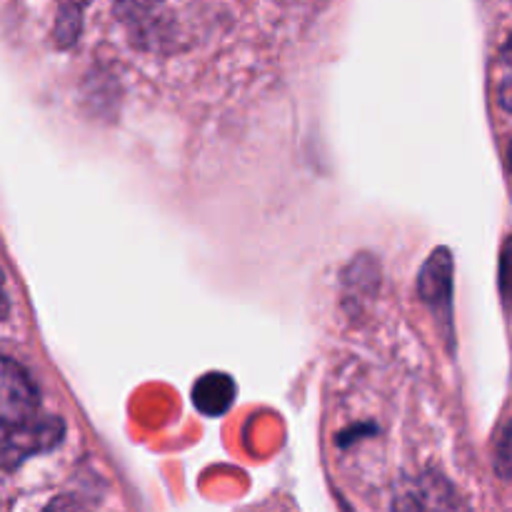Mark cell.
Returning <instances> with one entry per match:
<instances>
[{"mask_svg": "<svg viewBox=\"0 0 512 512\" xmlns=\"http://www.w3.org/2000/svg\"><path fill=\"white\" fill-rule=\"evenodd\" d=\"M38 403V388L23 365L0 355V428H15L38 418Z\"/></svg>", "mask_w": 512, "mask_h": 512, "instance_id": "cell-3", "label": "cell"}, {"mask_svg": "<svg viewBox=\"0 0 512 512\" xmlns=\"http://www.w3.org/2000/svg\"><path fill=\"white\" fill-rule=\"evenodd\" d=\"M495 470L503 478H512V423L503 430L498 440V450H495Z\"/></svg>", "mask_w": 512, "mask_h": 512, "instance_id": "cell-6", "label": "cell"}, {"mask_svg": "<svg viewBox=\"0 0 512 512\" xmlns=\"http://www.w3.org/2000/svg\"><path fill=\"white\" fill-rule=\"evenodd\" d=\"M510 168H512V145H510Z\"/></svg>", "mask_w": 512, "mask_h": 512, "instance_id": "cell-11", "label": "cell"}, {"mask_svg": "<svg viewBox=\"0 0 512 512\" xmlns=\"http://www.w3.org/2000/svg\"><path fill=\"white\" fill-rule=\"evenodd\" d=\"M393 512H470L463 495L440 473H420L395 490Z\"/></svg>", "mask_w": 512, "mask_h": 512, "instance_id": "cell-1", "label": "cell"}, {"mask_svg": "<svg viewBox=\"0 0 512 512\" xmlns=\"http://www.w3.org/2000/svg\"><path fill=\"white\" fill-rule=\"evenodd\" d=\"M235 400V383L225 373H208L195 383L193 403L205 415H223Z\"/></svg>", "mask_w": 512, "mask_h": 512, "instance_id": "cell-4", "label": "cell"}, {"mask_svg": "<svg viewBox=\"0 0 512 512\" xmlns=\"http://www.w3.org/2000/svg\"><path fill=\"white\" fill-rule=\"evenodd\" d=\"M43 512H90V510L85 508L83 503H78L75 498H68V495H63V498H55L53 503H50Z\"/></svg>", "mask_w": 512, "mask_h": 512, "instance_id": "cell-8", "label": "cell"}, {"mask_svg": "<svg viewBox=\"0 0 512 512\" xmlns=\"http://www.w3.org/2000/svg\"><path fill=\"white\" fill-rule=\"evenodd\" d=\"M8 313H10V300H8V293H5L3 270H0V320L8 318Z\"/></svg>", "mask_w": 512, "mask_h": 512, "instance_id": "cell-9", "label": "cell"}, {"mask_svg": "<svg viewBox=\"0 0 512 512\" xmlns=\"http://www.w3.org/2000/svg\"><path fill=\"white\" fill-rule=\"evenodd\" d=\"M500 288H503L505 303H512V238L505 243L503 260H500Z\"/></svg>", "mask_w": 512, "mask_h": 512, "instance_id": "cell-7", "label": "cell"}, {"mask_svg": "<svg viewBox=\"0 0 512 512\" xmlns=\"http://www.w3.org/2000/svg\"><path fill=\"white\" fill-rule=\"evenodd\" d=\"M450 275H453V265H450L448 250L433 253L420 275V293L428 303L450 305Z\"/></svg>", "mask_w": 512, "mask_h": 512, "instance_id": "cell-5", "label": "cell"}, {"mask_svg": "<svg viewBox=\"0 0 512 512\" xmlns=\"http://www.w3.org/2000/svg\"><path fill=\"white\" fill-rule=\"evenodd\" d=\"M63 423L53 415H38L30 423L0 428V470H15L25 458L53 450L63 440Z\"/></svg>", "mask_w": 512, "mask_h": 512, "instance_id": "cell-2", "label": "cell"}, {"mask_svg": "<svg viewBox=\"0 0 512 512\" xmlns=\"http://www.w3.org/2000/svg\"><path fill=\"white\" fill-rule=\"evenodd\" d=\"M503 60H505V65H508V70H510V75H512V38L508 40V45H505Z\"/></svg>", "mask_w": 512, "mask_h": 512, "instance_id": "cell-10", "label": "cell"}]
</instances>
